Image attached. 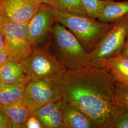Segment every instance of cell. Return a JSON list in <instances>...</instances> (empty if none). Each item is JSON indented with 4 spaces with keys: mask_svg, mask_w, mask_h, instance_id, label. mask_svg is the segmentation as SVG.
Returning <instances> with one entry per match:
<instances>
[{
    "mask_svg": "<svg viewBox=\"0 0 128 128\" xmlns=\"http://www.w3.org/2000/svg\"><path fill=\"white\" fill-rule=\"evenodd\" d=\"M61 98L73 104L96 124L104 128L117 105L116 82L96 62L81 68L66 69L58 82Z\"/></svg>",
    "mask_w": 128,
    "mask_h": 128,
    "instance_id": "obj_1",
    "label": "cell"
},
{
    "mask_svg": "<svg viewBox=\"0 0 128 128\" xmlns=\"http://www.w3.org/2000/svg\"><path fill=\"white\" fill-rule=\"evenodd\" d=\"M54 14L56 22L64 25L72 32L88 53L96 48L114 24L54 9Z\"/></svg>",
    "mask_w": 128,
    "mask_h": 128,
    "instance_id": "obj_2",
    "label": "cell"
},
{
    "mask_svg": "<svg viewBox=\"0 0 128 128\" xmlns=\"http://www.w3.org/2000/svg\"><path fill=\"white\" fill-rule=\"evenodd\" d=\"M52 37L53 54L66 69L81 68L92 61L76 38L64 25L56 22Z\"/></svg>",
    "mask_w": 128,
    "mask_h": 128,
    "instance_id": "obj_3",
    "label": "cell"
},
{
    "mask_svg": "<svg viewBox=\"0 0 128 128\" xmlns=\"http://www.w3.org/2000/svg\"><path fill=\"white\" fill-rule=\"evenodd\" d=\"M20 64L30 80L44 79L56 84L66 70L54 55L40 47L33 48L31 53Z\"/></svg>",
    "mask_w": 128,
    "mask_h": 128,
    "instance_id": "obj_4",
    "label": "cell"
},
{
    "mask_svg": "<svg viewBox=\"0 0 128 128\" xmlns=\"http://www.w3.org/2000/svg\"><path fill=\"white\" fill-rule=\"evenodd\" d=\"M128 33V16L113 24L96 48L89 53L92 61L120 54Z\"/></svg>",
    "mask_w": 128,
    "mask_h": 128,
    "instance_id": "obj_5",
    "label": "cell"
},
{
    "mask_svg": "<svg viewBox=\"0 0 128 128\" xmlns=\"http://www.w3.org/2000/svg\"><path fill=\"white\" fill-rule=\"evenodd\" d=\"M2 28L11 58L20 63L30 55L33 48L28 23H14L4 20Z\"/></svg>",
    "mask_w": 128,
    "mask_h": 128,
    "instance_id": "obj_6",
    "label": "cell"
},
{
    "mask_svg": "<svg viewBox=\"0 0 128 128\" xmlns=\"http://www.w3.org/2000/svg\"><path fill=\"white\" fill-rule=\"evenodd\" d=\"M61 98L60 87L56 83L44 79L30 80L25 87L24 100L32 111L58 102Z\"/></svg>",
    "mask_w": 128,
    "mask_h": 128,
    "instance_id": "obj_7",
    "label": "cell"
},
{
    "mask_svg": "<svg viewBox=\"0 0 128 128\" xmlns=\"http://www.w3.org/2000/svg\"><path fill=\"white\" fill-rule=\"evenodd\" d=\"M54 9L48 4H40L37 12L28 22V32L33 48H40L52 35L56 23Z\"/></svg>",
    "mask_w": 128,
    "mask_h": 128,
    "instance_id": "obj_8",
    "label": "cell"
},
{
    "mask_svg": "<svg viewBox=\"0 0 128 128\" xmlns=\"http://www.w3.org/2000/svg\"><path fill=\"white\" fill-rule=\"evenodd\" d=\"M40 5L35 0H0V12L6 20L28 23Z\"/></svg>",
    "mask_w": 128,
    "mask_h": 128,
    "instance_id": "obj_9",
    "label": "cell"
},
{
    "mask_svg": "<svg viewBox=\"0 0 128 128\" xmlns=\"http://www.w3.org/2000/svg\"><path fill=\"white\" fill-rule=\"evenodd\" d=\"M93 61L104 68L116 83L128 87V57L120 53Z\"/></svg>",
    "mask_w": 128,
    "mask_h": 128,
    "instance_id": "obj_10",
    "label": "cell"
},
{
    "mask_svg": "<svg viewBox=\"0 0 128 128\" xmlns=\"http://www.w3.org/2000/svg\"><path fill=\"white\" fill-rule=\"evenodd\" d=\"M65 128H97L88 116L70 102L60 100Z\"/></svg>",
    "mask_w": 128,
    "mask_h": 128,
    "instance_id": "obj_11",
    "label": "cell"
},
{
    "mask_svg": "<svg viewBox=\"0 0 128 128\" xmlns=\"http://www.w3.org/2000/svg\"><path fill=\"white\" fill-rule=\"evenodd\" d=\"M41 122L44 128H65L60 100L43 105L32 111Z\"/></svg>",
    "mask_w": 128,
    "mask_h": 128,
    "instance_id": "obj_12",
    "label": "cell"
},
{
    "mask_svg": "<svg viewBox=\"0 0 128 128\" xmlns=\"http://www.w3.org/2000/svg\"><path fill=\"white\" fill-rule=\"evenodd\" d=\"M1 110L9 119L11 128H25L32 110L22 99L10 105L0 106Z\"/></svg>",
    "mask_w": 128,
    "mask_h": 128,
    "instance_id": "obj_13",
    "label": "cell"
},
{
    "mask_svg": "<svg viewBox=\"0 0 128 128\" xmlns=\"http://www.w3.org/2000/svg\"><path fill=\"white\" fill-rule=\"evenodd\" d=\"M30 80L24 73L20 63L12 58L7 61L0 72V83L4 84H18Z\"/></svg>",
    "mask_w": 128,
    "mask_h": 128,
    "instance_id": "obj_14",
    "label": "cell"
},
{
    "mask_svg": "<svg viewBox=\"0 0 128 128\" xmlns=\"http://www.w3.org/2000/svg\"><path fill=\"white\" fill-rule=\"evenodd\" d=\"M128 16V0L115 2L106 0L105 6L97 18L105 23H114Z\"/></svg>",
    "mask_w": 128,
    "mask_h": 128,
    "instance_id": "obj_15",
    "label": "cell"
},
{
    "mask_svg": "<svg viewBox=\"0 0 128 128\" xmlns=\"http://www.w3.org/2000/svg\"><path fill=\"white\" fill-rule=\"evenodd\" d=\"M26 83L7 85L0 84V107L10 105L24 99Z\"/></svg>",
    "mask_w": 128,
    "mask_h": 128,
    "instance_id": "obj_16",
    "label": "cell"
},
{
    "mask_svg": "<svg viewBox=\"0 0 128 128\" xmlns=\"http://www.w3.org/2000/svg\"><path fill=\"white\" fill-rule=\"evenodd\" d=\"M104 128H128V110L117 104Z\"/></svg>",
    "mask_w": 128,
    "mask_h": 128,
    "instance_id": "obj_17",
    "label": "cell"
},
{
    "mask_svg": "<svg viewBox=\"0 0 128 128\" xmlns=\"http://www.w3.org/2000/svg\"><path fill=\"white\" fill-rule=\"evenodd\" d=\"M50 6L54 9L69 14L87 16L81 0H53Z\"/></svg>",
    "mask_w": 128,
    "mask_h": 128,
    "instance_id": "obj_18",
    "label": "cell"
},
{
    "mask_svg": "<svg viewBox=\"0 0 128 128\" xmlns=\"http://www.w3.org/2000/svg\"><path fill=\"white\" fill-rule=\"evenodd\" d=\"M87 16L97 18L100 15L105 6L106 0H81Z\"/></svg>",
    "mask_w": 128,
    "mask_h": 128,
    "instance_id": "obj_19",
    "label": "cell"
},
{
    "mask_svg": "<svg viewBox=\"0 0 128 128\" xmlns=\"http://www.w3.org/2000/svg\"><path fill=\"white\" fill-rule=\"evenodd\" d=\"M115 99L117 104L128 110V87L116 83Z\"/></svg>",
    "mask_w": 128,
    "mask_h": 128,
    "instance_id": "obj_20",
    "label": "cell"
},
{
    "mask_svg": "<svg viewBox=\"0 0 128 128\" xmlns=\"http://www.w3.org/2000/svg\"><path fill=\"white\" fill-rule=\"evenodd\" d=\"M44 128L41 122L37 117L32 114L25 124V128Z\"/></svg>",
    "mask_w": 128,
    "mask_h": 128,
    "instance_id": "obj_21",
    "label": "cell"
},
{
    "mask_svg": "<svg viewBox=\"0 0 128 128\" xmlns=\"http://www.w3.org/2000/svg\"><path fill=\"white\" fill-rule=\"evenodd\" d=\"M10 58H12L11 56L6 47L0 50V72L5 64Z\"/></svg>",
    "mask_w": 128,
    "mask_h": 128,
    "instance_id": "obj_22",
    "label": "cell"
},
{
    "mask_svg": "<svg viewBox=\"0 0 128 128\" xmlns=\"http://www.w3.org/2000/svg\"><path fill=\"white\" fill-rule=\"evenodd\" d=\"M9 119L0 110V128H10Z\"/></svg>",
    "mask_w": 128,
    "mask_h": 128,
    "instance_id": "obj_23",
    "label": "cell"
},
{
    "mask_svg": "<svg viewBox=\"0 0 128 128\" xmlns=\"http://www.w3.org/2000/svg\"><path fill=\"white\" fill-rule=\"evenodd\" d=\"M2 27V25L0 27V50L4 49L6 47L4 35L3 32Z\"/></svg>",
    "mask_w": 128,
    "mask_h": 128,
    "instance_id": "obj_24",
    "label": "cell"
},
{
    "mask_svg": "<svg viewBox=\"0 0 128 128\" xmlns=\"http://www.w3.org/2000/svg\"><path fill=\"white\" fill-rule=\"evenodd\" d=\"M120 53L128 57V38H126L124 45V48Z\"/></svg>",
    "mask_w": 128,
    "mask_h": 128,
    "instance_id": "obj_25",
    "label": "cell"
},
{
    "mask_svg": "<svg viewBox=\"0 0 128 128\" xmlns=\"http://www.w3.org/2000/svg\"><path fill=\"white\" fill-rule=\"evenodd\" d=\"M40 4H48L50 6L53 0H35Z\"/></svg>",
    "mask_w": 128,
    "mask_h": 128,
    "instance_id": "obj_26",
    "label": "cell"
},
{
    "mask_svg": "<svg viewBox=\"0 0 128 128\" xmlns=\"http://www.w3.org/2000/svg\"><path fill=\"white\" fill-rule=\"evenodd\" d=\"M4 21V18L2 14L0 12V27L2 26Z\"/></svg>",
    "mask_w": 128,
    "mask_h": 128,
    "instance_id": "obj_27",
    "label": "cell"
},
{
    "mask_svg": "<svg viewBox=\"0 0 128 128\" xmlns=\"http://www.w3.org/2000/svg\"><path fill=\"white\" fill-rule=\"evenodd\" d=\"M127 38H128V35H127Z\"/></svg>",
    "mask_w": 128,
    "mask_h": 128,
    "instance_id": "obj_28",
    "label": "cell"
},
{
    "mask_svg": "<svg viewBox=\"0 0 128 128\" xmlns=\"http://www.w3.org/2000/svg\"></svg>",
    "mask_w": 128,
    "mask_h": 128,
    "instance_id": "obj_29",
    "label": "cell"
}]
</instances>
